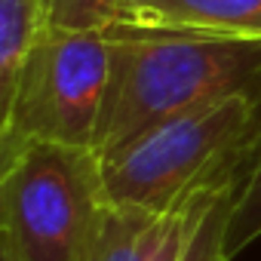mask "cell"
Instances as JSON below:
<instances>
[{
    "instance_id": "2",
    "label": "cell",
    "mask_w": 261,
    "mask_h": 261,
    "mask_svg": "<svg viewBox=\"0 0 261 261\" xmlns=\"http://www.w3.org/2000/svg\"><path fill=\"white\" fill-rule=\"evenodd\" d=\"M261 126V89H246L178 111L114 154L101 157L111 206L172 209L197 185L243 166Z\"/></svg>"
},
{
    "instance_id": "7",
    "label": "cell",
    "mask_w": 261,
    "mask_h": 261,
    "mask_svg": "<svg viewBox=\"0 0 261 261\" xmlns=\"http://www.w3.org/2000/svg\"><path fill=\"white\" fill-rule=\"evenodd\" d=\"M46 28L43 0H0V98H4L31 46Z\"/></svg>"
},
{
    "instance_id": "11",
    "label": "cell",
    "mask_w": 261,
    "mask_h": 261,
    "mask_svg": "<svg viewBox=\"0 0 261 261\" xmlns=\"http://www.w3.org/2000/svg\"><path fill=\"white\" fill-rule=\"evenodd\" d=\"M0 261H19V258H16V255H13V252H7V249H4V246H0Z\"/></svg>"
},
{
    "instance_id": "9",
    "label": "cell",
    "mask_w": 261,
    "mask_h": 261,
    "mask_svg": "<svg viewBox=\"0 0 261 261\" xmlns=\"http://www.w3.org/2000/svg\"><path fill=\"white\" fill-rule=\"evenodd\" d=\"M46 28L59 31H111L123 0H43Z\"/></svg>"
},
{
    "instance_id": "1",
    "label": "cell",
    "mask_w": 261,
    "mask_h": 261,
    "mask_svg": "<svg viewBox=\"0 0 261 261\" xmlns=\"http://www.w3.org/2000/svg\"><path fill=\"white\" fill-rule=\"evenodd\" d=\"M105 34L111 37V80L95 133L98 157L200 101L261 89V40L148 31Z\"/></svg>"
},
{
    "instance_id": "4",
    "label": "cell",
    "mask_w": 261,
    "mask_h": 261,
    "mask_svg": "<svg viewBox=\"0 0 261 261\" xmlns=\"http://www.w3.org/2000/svg\"><path fill=\"white\" fill-rule=\"evenodd\" d=\"M108 80L111 37L105 31L43 28L13 89L0 98V160L31 142L95 151Z\"/></svg>"
},
{
    "instance_id": "6",
    "label": "cell",
    "mask_w": 261,
    "mask_h": 261,
    "mask_svg": "<svg viewBox=\"0 0 261 261\" xmlns=\"http://www.w3.org/2000/svg\"><path fill=\"white\" fill-rule=\"evenodd\" d=\"M166 212H148L133 206H108L95 249L89 261H148L160 240Z\"/></svg>"
},
{
    "instance_id": "3",
    "label": "cell",
    "mask_w": 261,
    "mask_h": 261,
    "mask_svg": "<svg viewBox=\"0 0 261 261\" xmlns=\"http://www.w3.org/2000/svg\"><path fill=\"white\" fill-rule=\"evenodd\" d=\"M108 206L92 148L31 142L0 160V246L19 261H89Z\"/></svg>"
},
{
    "instance_id": "10",
    "label": "cell",
    "mask_w": 261,
    "mask_h": 261,
    "mask_svg": "<svg viewBox=\"0 0 261 261\" xmlns=\"http://www.w3.org/2000/svg\"><path fill=\"white\" fill-rule=\"evenodd\" d=\"M243 172V169H240ZM240 175L218 194V200L209 206V212L203 215V221L197 224V230L191 233V243L185 249L181 261H227L224 252V237H227V215H230V200L237 191Z\"/></svg>"
},
{
    "instance_id": "5",
    "label": "cell",
    "mask_w": 261,
    "mask_h": 261,
    "mask_svg": "<svg viewBox=\"0 0 261 261\" xmlns=\"http://www.w3.org/2000/svg\"><path fill=\"white\" fill-rule=\"evenodd\" d=\"M111 31L261 40V0H123Z\"/></svg>"
},
{
    "instance_id": "8",
    "label": "cell",
    "mask_w": 261,
    "mask_h": 261,
    "mask_svg": "<svg viewBox=\"0 0 261 261\" xmlns=\"http://www.w3.org/2000/svg\"><path fill=\"white\" fill-rule=\"evenodd\" d=\"M258 237H261V126H258V136L252 142V151L243 163V172L230 200L227 237H224L227 261H233Z\"/></svg>"
}]
</instances>
